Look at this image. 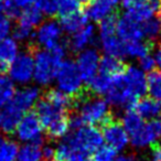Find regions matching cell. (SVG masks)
Masks as SVG:
<instances>
[{
    "mask_svg": "<svg viewBox=\"0 0 161 161\" xmlns=\"http://www.w3.org/2000/svg\"><path fill=\"white\" fill-rule=\"evenodd\" d=\"M117 157V151L110 148L109 146L102 145L97 148L92 156V161H114Z\"/></svg>",
    "mask_w": 161,
    "mask_h": 161,
    "instance_id": "37",
    "label": "cell"
},
{
    "mask_svg": "<svg viewBox=\"0 0 161 161\" xmlns=\"http://www.w3.org/2000/svg\"><path fill=\"white\" fill-rule=\"evenodd\" d=\"M126 47V56L135 58H141L145 55L149 54L153 47V43L149 41L137 40L130 41V42H125Z\"/></svg>",
    "mask_w": 161,
    "mask_h": 161,
    "instance_id": "27",
    "label": "cell"
},
{
    "mask_svg": "<svg viewBox=\"0 0 161 161\" xmlns=\"http://www.w3.org/2000/svg\"><path fill=\"white\" fill-rule=\"evenodd\" d=\"M120 0H91L87 3L86 16L93 21L99 22L106 17L114 14Z\"/></svg>",
    "mask_w": 161,
    "mask_h": 161,
    "instance_id": "16",
    "label": "cell"
},
{
    "mask_svg": "<svg viewBox=\"0 0 161 161\" xmlns=\"http://www.w3.org/2000/svg\"><path fill=\"white\" fill-rule=\"evenodd\" d=\"M19 54V47L14 38H5L0 40V74H3L10 63Z\"/></svg>",
    "mask_w": 161,
    "mask_h": 161,
    "instance_id": "19",
    "label": "cell"
},
{
    "mask_svg": "<svg viewBox=\"0 0 161 161\" xmlns=\"http://www.w3.org/2000/svg\"><path fill=\"white\" fill-rule=\"evenodd\" d=\"M34 113L38 116L39 120L44 129L51 126L52 124L58 121L60 119L69 116V114H67L69 112L55 106L50 101H47L45 97L38 101Z\"/></svg>",
    "mask_w": 161,
    "mask_h": 161,
    "instance_id": "12",
    "label": "cell"
},
{
    "mask_svg": "<svg viewBox=\"0 0 161 161\" xmlns=\"http://www.w3.org/2000/svg\"><path fill=\"white\" fill-rule=\"evenodd\" d=\"M3 9H5V1H3V0H0V14L3 12Z\"/></svg>",
    "mask_w": 161,
    "mask_h": 161,
    "instance_id": "47",
    "label": "cell"
},
{
    "mask_svg": "<svg viewBox=\"0 0 161 161\" xmlns=\"http://www.w3.org/2000/svg\"><path fill=\"white\" fill-rule=\"evenodd\" d=\"M55 80L58 90L74 99H77L85 93L83 78L76 66V63L71 60L62 61L56 73Z\"/></svg>",
    "mask_w": 161,
    "mask_h": 161,
    "instance_id": "4",
    "label": "cell"
},
{
    "mask_svg": "<svg viewBox=\"0 0 161 161\" xmlns=\"http://www.w3.org/2000/svg\"><path fill=\"white\" fill-rule=\"evenodd\" d=\"M23 114L10 106L9 104L5 106L3 113H1V123L0 127L5 134H12L16 130L20 119L22 118Z\"/></svg>",
    "mask_w": 161,
    "mask_h": 161,
    "instance_id": "23",
    "label": "cell"
},
{
    "mask_svg": "<svg viewBox=\"0 0 161 161\" xmlns=\"http://www.w3.org/2000/svg\"><path fill=\"white\" fill-rule=\"evenodd\" d=\"M36 6L47 16H54L58 12L61 0H34Z\"/></svg>",
    "mask_w": 161,
    "mask_h": 161,
    "instance_id": "38",
    "label": "cell"
},
{
    "mask_svg": "<svg viewBox=\"0 0 161 161\" xmlns=\"http://www.w3.org/2000/svg\"><path fill=\"white\" fill-rule=\"evenodd\" d=\"M9 77L12 82L18 84H28L33 78L34 71V58L33 51L28 50L22 53H19L14 61L10 63Z\"/></svg>",
    "mask_w": 161,
    "mask_h": 161,
    "instance_id": "5",
    "label": "cell"
},
{
    "mask_svg": "<svg viewBox=\"0 0 161 161\" xmlns=\"http://www.w3.org/2000/svg\"><path fill=\"white\" fill-rule=\"evenodd\" d=\"M45 98L54 104L58 107L69 112L72 107L75 106V99L69 96L65 93L61 92L60 90H51L45 94Z\"/></svg>",
    "mask_w": 161,
    "mask_h": 161,
    "instance_id": "28",
    "label": "cell"
},
{
    "mask_svg": "<svg viewBox=\"0 0 161 161\" xmlns=\"http://www.w3.org/2000/svg\"><path fill=\"white\" fill-rule=\"evenodd\" d=\"M43 142H27L19 148L17 161H42Z\"/></svg>",
    "mask_w": 161,
    "mask_h": 161,
    "instance_id": "26",
    "label": "cell"
},
{
    "mask_svg": "<svg viewBox=\"0 0 161 161\" xmlns=\"http://www.w3.org/2000/svg\"><path fill=\"white\" fill-rule=\"evenodd\" d=\"M125 69V64H124L120 58L106 55L104 58H102L101 61H99V66L97 72H101V73L105 74V75L115 78L118 75H120V74H123Z\"/></svg>",
    "mask_w": 161,
    "mask_h": 161,
    "instance_id": "25",
    "label": "cell"
},
{
    "mask_svg": "<svg viewBox=\"0 0 161 161\" xmlns=\"http://www.w3.org/2000/svg\"><path fill=\"white\" fill-rule=\"evenodd\" d=\"M141 30H142L143 39L153 43L158 39V36H160L161 25L159 23V20L154 18H150L141 22Z\"/></svg>",
    "mask_w": 161,
    "mask_h": 161,
    "instance_id": "35",
    "label": "cell"
},
{
    "mask_svg": "<svg viewBox=\"0 0 161 161\" xmlns=\"http://www.w3.org/2000/svg\"><path fill=\"white\" fill-rule=\"evenodd\" d=\"M158 16H159V23H160V25H161V11L158 14Z\"/></svg>",
    "mask_w": 161,
    "mask_h": 161,
    "instance_id": "49",
    "label": "cell"
},
{
    "mask_svg": "<svg viewBox=\"0 0 161 161\" xmlns=\"http://www.w3.org/2000/svg\"><path fill=\"white\" fill-rule=\"evenodd\" d=\"M154 60H156V64L159 66V69H161V42L159 44L158 49H157V52L154 54Z\"/></svg>",
    "mask_w": 161,
    "mask_h": 161,
    "instance_id": "45",
    "label": "cell"
},
{
    "mask_svg": "<svg viewBox=\"0 0 161 161\" xmlns=\"http://www.w3.org/2000/svg\"><path fill=\"white\" fill-rule=\"evenodd\" d=\"M161 138V119L153 118L142 126L134 134L129 135V141L135 148H146L156 142Z\"/></svg>",
    "mask_w": 161,
    "mask_h": 161,
    "instance_id": "7",
    "label": "cell"
},
{
    "mask_svg": "<svg viewBox=\"0 0 161 161\" xmlns=\"http://www.w3.org/2000/svg\"><path fill=\"white\" fill-rule=\"evenodd\" d=\"M132 109L143 119H153L161 115V102L152 97H141L136 102Z\"/></svg>",
    "mask_w": 161,
    "mask_h": 161,
    "instance_id": "20",
    "label": "cell"
},
{
    "mask_svg": "<svg viewBox=\"0 0 161 161\" xmlns=\"http://www.w3.org/2000/svg\"><path fill=\"white\" fill-rule=\"evenodd\" d=\"M39 96H40V91L38 87L25 86L14 92L9 105L25 115V113L27 114V112H29L38 103Z\"/></svg>",
    "mask_w": 161,
    "mask_h": 161,
    "instance_id": "13",
    "label": "cell"
},
{
    "mask_svg": "<svg viewBox=\"0 0 161 161\" xmlns=\"http://www.w3.org/2000/svg\"><path fill=\"white\" fill-rule=\"evenodd\" d=\"M114 80L115 78L110 76L97 72L96 75L88 82V86H90V90L96 95H105Z\"/></svg>",
    "mask_w": 161,
    "mask_h": 161,
    "instance_id": "30",
    "label": "cell"
},
{
    "mask_svg": "<svg viewBox=\"0 0 161 161\" xmlns=\"http://www.w3.org/2000/svg\"><path fill=\"white\" fill-rule=\"evenodd\" d=\"M18 150L17 142L0 134V161H17Z\"/></svg>",
    "mask_w": 161,
    "mask_h": 161,
    "instance_id": "29",
    "label": "cell"
},
{
    "mask_svg": "<svg viewBox=\"0 0 161 161\" xmlns=\"http://www.w3.org/2000/svg\"><path fill=\"white\" fill-rule=\"evenodd\" d=\"M102 128H103L102 135L106 145L116 151L125 149L129 142V136L121 124H119L112 117L102 125Z\"/></svg>",
    "mask_w": 161,
    "mask_h": 161,
    "instance_id": "9",
    "label": "cell"
},
{
    "mask_svg": "<svg viewBox=\"0 0 161 161\" xmlns=\"http://www.w3.org/2000/svg\"><path fill=\"white\" fill-rule=\"evenodd\" d=\"M3 1H5L3 12L7 14L9 19H17L21 10L33 5L34 0H3Z\"/></svg>",
    "mask_w": 161,
    "mask_h": 161,
    "instance_id": "34",
    "label": "cell"
},
{
    "mask_svg": "<svg viewBox=\"0 0 161 161\" xmlns=\"http://www.w3.org/2000/svg\"><path fill=\"white\" fill-rule=\"evenodd\" d=\"M121 125L125 128V130L127 131L128 136L131 134H134L135 131L139 129L142 126V124L145 123L142 117H140L132 108L128 109L127 112L124 114L123 119H121Z\"/></svg>",
    "mask_w": 161,
    "mask_h": 161,
    "instance_id": "32",
    "label": "cell"
},
{
    "mask_svg": "<svg viewBox=\"0 0 161 161\" xmlns=\"http://www.w3.org/2000/svg\"><path fill=\"white\" fill-rule=\"evenodd\" d=\"M147 92L150 97L161 102V69H153L147 76Z\"/></svg>",
    "mask_w": 161,
    "mask_h": 161,
    "instance_id": "33",
    "label": "cell"
},
{
    "mask_svg": "<svg viewBox=\"0 0 161 161\" xmlns=\"http://www.w3.org/2000/svg\"><path fill=\"white\" fill-rule=\"evenodd\" d=\"M151 161H161V142L156 143L153 146Z\"/></svg>",
    "mask_w": 161,
    "mask_h": 161,
    "instance_id": "43",
    "label": "cell"
},
{
    "mask_svg": "<svg viewBox=\"0 0 161 161\" xmlns=\"http://www.w3.org/2000/svg\"><path fill=\"white\" fill-rule=\"evenodd\" d=\"M114 161H136L132 156H128V154H123V156L116 157Z\"/></svg>",
    "mask_w": 161,
    "mask_h": 161,
    "instance_id": "46",
    "label": "cell"
},
{
    "mask_svg": "<svg viewBox=\"0 0 161 161\" xmlns=\"http://www.w3.org/2000/svg\"><path fill=\"white\" fill-rule=\"evenodd\" d=\"M31 36H32V30L22 27V25H18L14 29V39L16 41L23 42V41L29 40V39L31 38Z\"/></svg>",
    "mask_w": 161,
    "mask_h": 161,
    "instance_id": "40",
    "label": "cell"
},
{
    "mask_svg": "<svg viewBox=\"0 0 161 161\" xmlns=\"http://www.w3.org/2000/svg\"><path fill=\"white\" fill-rule=\"evenodd\" d=\"M99 42L106 55L114 56L120 60L126 56L125 42L117 36V32L99 34Z\"/></svg>",
    "mask_w": 161,
    "mask_h": 161,
    "instance_id": "17",
    "label": "cell"
},
{
    "mask_svg": "<svg viewBox=\"0 0 161 161\" xmlns=\"http://www.w3.org/2000/svg\"><path fill=\"white\" fill-rule=\"evenodd\" d=\"M161 11V0H143L127 10L130 18L137 22H143L150 18H153L154 14Z\"/></svg>",
    "mask_w": 161,
    "mask_h": 161,
    "instance_id": "15",
    "label": "cell"
},
{
    "mask_svg": "<svg viewBox=\"0 0 161 161\" xmlns=\"http://www.w3.org/2000/svg\"><path fill=\"white\" fill-rule=\"evenodd\" d=\"M121 78L127 92L135 101H138L139 98L143 97L147 92V76L140 67H126Z\"/></svg>",
    "mask_w": 161,
    "mask_h": 161,
    "instance_id": "8",
    "label": "cell"
},
{
    "mask_svg": "<svg viewBox=\"0 0 161 161\" xmlns=\"http://www.w3.org/2000/svg\"><path fill=\"white\" fill-rule=\"evenodd\" d=\"M42 18V11L36 5H31L21 10L20 14L18 17V25L32 30L33 28L38 27L40 25Z\"/></svg>",
    "mask_w": 161,
    "mask_h": 161,
    "instance_id": "22",
    "label": "cell"
},
{
    "mask_svg": "<svg viewBox=\"0 0 161 161\" xmlns=\"http://www.w3.org/2000/svg\"><path fill=\"white\" fill-rule=\"evenodd\" d=\"M11 31V23L8 17L0 14V40L7 38Z\"/></svg>",
    "mask_w": 161,
    "mask_h": 161,
    "instance_id": "41",
    "label": "cell"
},
{
    "mask_svg": "<svg viewBox=\"0 0 161 161\" xmlns=\"http://www.w3.org/2000/svg\"><path fill=\"white\" fill-rule=\"evenodd\" d=\"M77 1L80 3H86V5H87V3H90L91 0H77Z\"/></svg>",
    "mask_w": 161,
    "mask_h": 161,
    "instance_id": "48",
    "label": "cell"
},
{
    "mask_svg": "<svg viewBox=\"0 0 161 161\" xmlns=\"http://www.w3.org/2000/svg\"><path fill=\"white\" fill-rule=\"evenodd\" d=\"M62 28L60 23L54 20L45 21L36 30L34 38L39 45L44 47V50H51L56 44L60 43V39L62 36Z\"/></svg>",
    "mask_w": 161,
    "mask_h": 161,
    "instance_id": "10",
    "label": "cell"
},
{
    "mask_svg": "<svg viewBox=\"0 0 161 161\" xmlns=\"http://www.w3.org/2000/svg\"><path fill=\"white\" fill-rule=\"evenodd\" d=\"M33 58L34 80L39 85H50L55 80L56 73L63 58L54 54L51 50H36L33 51Z\"/></svg>",
    "mask_w": 161,
    "mask_h": 161,
    "instance_id": "3",
    "label": "cell"
},
{
    "mask_svg": "<svg viewBox=\"0 0 161 161\" xmlns=\"http://www.w3.org/2000/svg\"><path fill=\"white\" fill-rule=\"evenodd\" d=\"M117 36L124 41V42H130V41L143 40L142 30H141V22H137L128 14H125L117 20L116 27Z\"/></svg>",
    "mask_w": 161,
    "mask_h": 161,
    "instance_id": "14",
    "label": "cell"
},
{
    "mask_svg": "<svg viewBox=\"0 0 161 161\" xmlns=\"http://www.w3.org/2000/svg\"><path fill=\"white\" fill-rule=\"evenodd\" d=\"M95 38V28L91 25H85L72 34L69 41V47L73 52H80L87 49Z\"/></svg>",
    "mask_w": 161,
    "mask_h": 161,
    "instance_id": "18",
    "label": "cell"
},
{
    "mask_svg": "<svg viewBox=\"0 0 161 161\" xmlns=\"http://www.w3.org/2000/svg\"><path fill=\"white\" fill-rule=\"evenodd\" d=\"M87 20L88 18L85 12L80 10V11L69 14V16L60 18V25L63 31L67 32L69 34H73L74 32L80 30V28H83L87 23Z\"/></svg>",
    "mask_w": 161,
    "mask_h": 161,
    "instance_id": "24",
    "label": "cell"
},
{
    "mask_svg": "<svg viewBox=\"0 0 161 161\" xmlns=\"http://www.w3.org/2000/svg\"><path fill=\"white\" fill-rule=\"evenodd\" d=\"M14 92V84L11 78L5 74H0V107H5L10 103Z\"/></svg>",
    "mask_w": 161,
    "mask_h": 161,
    "instance_id": "31",
    "label": "cell"
},
{
    "mask_svg": "<svg viewBox=\"0 0 161 161\" xmlns=\"http://www.w3.org/2000/svg\"><path fill=\"white\" fill-rule=\"evenodd\" d=\"M156 60H154V56L151 55V53L147 54L143 58H139V66L142 69L143 72H151L156 67Z\"/></svg>",
    "mask_w": 161,
    "mask_h": 161,
    "instance_id": "39",
    "label": "cell"
},
{
    "mask_svg": "<svg viewBox=\"0 0 161 161\" xmlns=\"http://www.w3.org/2000/svg\"><path fill=\"white\" fill-rule=\"evenodd\" d=\"M99 61H101V56L96 50L85 49L80 52L76 61V66L85 83H88L96 75L98 71Z\"/></svg>",
    "mask_w": 161,
    "mask_h": 161,
    "instance_id": "11",
    "label": "cell"
},
{
    "mask_svg": "<svg viewBox=\"0 0 161 161\" xmlns=\"http://www.w3.org/2000/svg\"><path fill=\"white\" fill-rule=\"evenodd\" d=\"M0 123H1V112H0Z\"/></svg>",
    "mask_w": 161,
    "mask_h": 161,
    "instance_id": "50",
    "label": "cell"
},
{
    "mask_svg": "<svg viewBox=\"0 0 161 161\" xmlns=\"http://www.w3.org/2000/svg\"><path fill=\"white\" fill-rule=\"evenodd\" d=\"M80 10L82 9H80V3L77 0H61L56 14L58 16V18H63Z\"/></svg>",
    "mask_w": 161,
    "mask_h": 161,
    "instance_id": "36",
    "label": "cell"
},
{
    "mask_svg": "<svg viewBox=\"0 0 161 161\" xmlns=\"http://www.w3.org/2000/svg\"><path fill=\"white\" fill-rule=\"evenodd\" d=\"M53 161H92V157L91 154L74 149L62 140L55 149Z\"/></svg>",
    "mask_w": 161,
    "mask_h": 161,
    "instance_id": "21",
    "label": "cell"
},
{
    "mask_svg": "<svg viewBox=\"0 0 161 161\" xmlns=\"http://www.w3.org/2000/svg\"><path fill=\"white\" fill-rule=\"evenodd\" d=\"M55 149L51 146H43L42 147V160L44 161H53Z\"/></svg>",
    "mask_w": 161,
    "mask_h": 161,
    "instance_id": "42",
    "label": "cell"
},
{
    "mask_svg": "<svg viewBox=\"0 0 161 161\" xmlns=\"http://www.w3.org/2000/svg\"><path fill=\"white\" fill-rule=\"evenodd\" d=\"M17 137L23 142H43V127L36 113H27L20 119L16 130Z\"/></svg>",
    "mask_w": 161,
    "mask_h": 161,
    "instance_id": "6",
    "label": "cell"
},
{
    "mask_svg": "<svg viewBox=\"0 0 161 161\" xmlns=\"http://www.w3.org/2000/svg\"><path fill=\"white\" fill-rule=\"evenodd\" d=\"M141 1H143V0H120L121 5H123V7L125 8L126 10H128L129 8L134 7L135 5L141 3Z\"/></svg>",
    "mask_w": 161,
    "mask_h": 161,
    "instance_id": "44",
    "label": "cell"
},
{
    "mask_svg": "<svg viewBox=\"0 0 161 161\" xmlns=\"http://www.w3.org/2000/svg\"><path fill=\"white\" fill-rule=\"evenodd\" d=\"M77 103L80 107L78 116L85 125L102 126L113 117L109 110V104L104 98L86 96L84 93L82 96L75 99V106Z\"/></svg>",
    "mask_w": 161,
    "mask_h": 161,
    "instance_id": "1",
    "label": "cell"
},
{
    "mask_svg": "<svg viewBox=\"0 0 161 161\" xmlns=\"http://www.w3.org/2000/svg\"><path fill=\"white\" fill-rule=\"evenodd\" d=\"M63 140L74 149L92 154L103 145L104 139L102 132L95 126L83 125L73 128L63 137Z\"/></svg>",
    "mask_w": 161,
    "mask_h": 161,
    "instance_id": "2",
    "label": "cell"
}]
</instances>
